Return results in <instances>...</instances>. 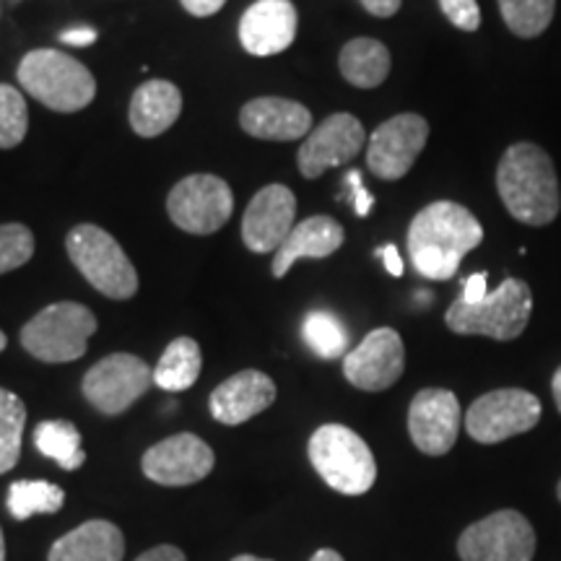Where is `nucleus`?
Here are the masks:
<instances>
[{
  "label": "nucleus",
  "instance_id": "nucleus-1",
  "mask_svg": "<svg viewBox=\"0 0 561 561\" xmlns=\"http://www.w3.org/2000/svg\"><path fill=\"white\" fill-rule=\"evenodd\" d=\"M483 242V229L466 206L437 201L421 208L409 227L413 268L430 280H447L458 273L462 257Z\"/></svg>",
  "mask_w": 561,
  "mask_h": 561
},
{
  "label": "nucleus",
  "instance_id": "nucleus-2",
  "mask_svg": "<svg viewBox=\"0 0 561 561\" xmlns=\"http://www.w3.org/2000/svg\"><path fill=\"white\" fill-rule=\"evenodd\" d=\"M496 191L504 208L525 227H549L561 210L557 167L538 144L520 140L502 153L496 167Z\"/></svg>",
  "mask_w": 561,
  "mask_h": 561
},
{
  "label": "nucleus",
  "instance_id": "nucleus-3",
  "mask_svg": "<svg viewBox=\"0 0 561 561\" xmlns=\"http://www.w3.org/2000/svg\"><path fill=\"white\" fill-rule=\"evenodd\" d=\"M19 83L30 96L53 112H79L96 96L91 70L58 50H32L19 62Z\"/></svg>",
  "mask_w": 561,
  "mask_h": 561
},
{
  "label": "nucleus",
  "instance_id": "nucleus-4",
  "mask_svg": "<svg viewBox=\"0 0 561 561\" xmlns=\"http://www.w3.org/2000/svg\"><path fill=\"white\" fill-rule=\"evenodd\" d=\"M533 291L520 278H507L476 305L455 299L445 314L447 328L458 335H486L494 341H515L528 328Z\"/></svg>",
  "mask_w": 561,
  "mask_h": 561
},
{
  "label": "nucleus",
  "instance_id": "nucleus-5",
  "mask_svg": "<svg viewBox=\"0 0 561 561\" xmlns=\"http://www.w3.org/2000/svg\"><path fill=\"white\" fill-rule=\"evenodd\" d=\"M310 462L328 486L346 496H362L375 486L377 462L369 445L343 424H325L310 437Z\"/></svg>",
  "mask_w": 561,
  "mask_h": 561
},
{
  "label": "nucleus",
  "instance_id": "nucleus-6",
  "mask_svg": "<svg viewBox=\"0 0 561 561\" xmlns=\"http://www.w3.org/2000/svg\"><path fill=\"white\" fill-rule=\"evenodd\" d=\"M68 257L96 291L110 299H130L138 291V273L121 242L96 224H79L66 237Z\"/></svg>",
  "mask_w": 561,
  "mask_h": 561
},
{
  "label": "nucleus",
  "instance_id": "nucleus-7",
  "mask_svg": "<svg viewBox=\"0 0 561 561\" xmlns=\"http://www.w3.org/2000/svg\"><path fill=\"white\" fill-rule=\"evenodd\" d=\"M100 322L79 301H55L21 328V346L45 364L76 362L87 354V343Z\"/></svg>",
  "mask_w": 561,
  "mask_h": 561
},
{
  "label": "nucleus",
  "instance_id": "nucleus-8",
  "mask_svg": "<svg viewBox=\"0 0 561 561\" xmlns=\"http://www.w3.org/2000/svg\"><path fill=\"white\" fill-rule=\"evenodd\" d=\"M536 543V530L523 512L500 510L460 533L458 553L462 561H533Z\"/></svg>",
  "mask_w": 561,
  "mask_h": 561
},
{
  "label": "nucleus",
  "instance_id": "nucleus-9",
  "mask_svg": "<svg viewBox=\"0 0 561 561\" xmlns=\"http://www.w3.org/2000/svg\"><path fill=\"white\" fill-rule=\"evenodd\" d=\"M234 195L227 180L216 174H191L172 187L167 214L172 224L187 234H214L231 219Z\"/></svg>",
  "mask_w": 561,
  "mask_h": 561
},
{
  "label": "nucleus",
  "instance_id": "nucleus-10",
  "mask_svg": "<svg viewBox=\"0 0 561 561\" xmlns=\"http://www.w3.org/2000/svg\"><path fill=\"white\" fill-rule=\"evenodd\" d=\"M541 401L528 390H491L473 401L466 413V430L481 445H496L517 434L530 432L541 421Z\"/></svg>",
  "mask_w": 561,
  "mask_h": 561
},
{
  "label": "nucleus",
  "instance_id": "nucleus-11",
  "mask_svg": "<svg viewBox=\"0 0 561 561\" xmlns=\"http://www.w3.org/2000/svg\"><path fill=\"white\" fill-rule=\"evenodd\" d=\"M153 385V369L133 354H110L83 375V398L104 416H121Z\"/></svg>",
  "mask_w": 561,
  "mask_h": 561
},
{
  "label": "nucleus",
  "instance_id": "nucleus-12",
  "mask_svg": "<svg viewBox=\"0 0 561 561\" xmlns=\"http://www.w3.org/2000/svg\"><path fill=\"white\" fill-rule=\"evenodd\" d=\"M430 140V123L416 112L390 117L371 133L367 146V167L375 178L396 182L411 172L419 153Z\"/></svg>",
  "mask_w": 561,
  "mask_h": 561
},
{
  "label": "nucleus",
  "instance_id": "nucleus-13",
  "mask_svg": "<svg viewBox=\"0 0 561 561\" xmlns=\"http://www.w3.org/2000/svg\"><path fill=\"white\" fill-rule=\"evenodd\" d=\"M216 455L198 434L180 432L144 453V476L161 486H191L214 471Z\"/></svg>",
  "mask_w": 561,
  "mask_h": 561
},
{
  "label": "nucleus",
  "instance_id": "nucleus-14",
  "mask_svg": "<svg viewBox=\"0 0 561 561\" xmlns=\"http://www.w3.org/2000/svg\"><path fill=\"white\" fill-rule=\"evenodd\" d=\"M405 346L392 328H377L343 356V375L364 392H382L403 377Z\"/></svg>",
  "mask_w": 561,
  "mask_h": 561
},
{
  "label": "nucleus",
  "instance_id": "nucleus-15",
  "mask_svg": "<svg viewBox=\"0 0 561 561\" xmlns=\"http://www.w3.org/2000/svg\"><path fill=\"white\" fill-rule=\"evenodd\" d=\"M364 144H367V133H364L359 117L348 115V112H335L305 138L297 153L299 172L307 180H318L333 167L359 157Z\"/></svg>",
  "mask_w": 561,
  "mask_h": 561
},
{
  "label": "nucleus",
  "instance_id": "nucleus-16",
  "mask_svg": "<svg viewBox=\"0 0 561 561\" xmlns=\"http://www.w3.org/2000/svg\"><path fill=\"white\" fill-rule=\"evenodd\" d=\"M460 403L455 392L445 388H426L416 392L409 409V434L424 455L439 458L455 447L460 434Z\"/></svg>",
  "mask_w": 561,
  "mask_h": 561
},
{
  "label": "nucleus",
  "instance_id": "nucleus-17",
  "mask_svg": "<svg viewBox=\"0 0 561 561\" xmlns=\"http://www.w3.org/2000/svg\"><path fill=\"white\" fill-rule=\"evenodd\" d=\"M297 219V198L286 185H265L250 201L242 219V242L248 250L276 252L284 244Z\"/></svg>",
  "mask_w": 561,
  "mask_h": 561
},
{
  "label": "nucleus",
  "instance_id": "nucleus-18",
  "mask_svg": "<svg viewBox=\"0 0 561 561\" xmlns=\"http://www.w3.org/2000/svg\"><path fill=\"white\" fill-rule=\"evenodd\" d=\"M299 16L291 0H257L240 21L242 47L255 58H271L291 47Z\"/></svg>",
  "mask_w": 561,
  "mask_h": 561
},
{
  "label": "nucleus",
  "instance_id": "nucleus-19",
  "mask_svg": "<svg viewBox=\"0 0 561 561\" xmlns=\"http://www.w3.org/2000/svg\"><path fill=\"white\" fill-rule=\"evenodd\" d=\"M276 396V382L265 371L242 369L210 392V416L227 426L244 424V421L255 419L257 413L271 409Z\"/></svg>",
  "mask_w": 561,
  "mask_h": 561
},
{
  "label": "nucleus",
  "instance_id": "nucleus-20",
  "mask_svg": "<svg viewBox=\"0 0 561 561\" xmlns=\"http://www.w3.org/2000/svg\"><path fill=\"white\" fill-rule=\"evenodd\" d=\"M242 130L261 140H297L310 136L312 112L284 96H261L240 112Z\"/></svg>",
  "mask_w": 561,
  "mask_h": 561
},
{
  "label": "nucleus",
  "instance_id": "nucleus-21",
  "mask_svg": "<svg viewBox=\"0 0 561 561\" xmlns=\"http://www.w3.org/2000/svg\"><path fill=\"white\" fill-rule=\"evenodd\" d=\"M343 240H346V231L331 216H310V219L294 224L289 237L273 257V276L284 278L291 271V265L305 261V257H310V261L331 257L335 250H341Z\"/></svg>",
  "mask_w": 561,
  "mask_h": 561
},
{
  "label": "nucleus",
  "instance_id": "nucleus-22",
  "mask_svg": "<svg viewBox=\"0 0 561 561\" xmlns=\"http://www.w3.org/2000/svg\"><path fill=\"white\" fill-rule=\"evenodd\" d=\"M123 530L110 520H89L53 543L47 561H123Z\"/></svg>",
  "mask_w": 561,
  "mask_h": 561
},
{
  "label": "nucleus",
  "instance_id": "nucleus-23",
  "mask_svg": "<svg viewBox=\"0 0 561 561\" xmlns=\"http://www.w3.org/2000/svg\"><path fill=\"white\" fill-rule=\"evenodd\" d=\"M182 94L172 81L151 79L140 83L130 100V128L140 138H157L178 123Z\"/></svg>",
  "mask_w": 561,
  "mask_h": 561
},
{
  "label": "nucleus",
  "instance_id": "nucleus-24",
  "mask_svg": "<svg viewBox=\"0 0 561 561\" xmlns=\"http://www.w3.org/2000/svg\"><path fill=\"white\" fill-rule=\"evenodd\" d=\"M341 76L356 89H377L390 73V50L380 39L356 37L339 55Z\"/></svg>",
  "mask_w": 561,
  "mask_h": 561
},
{
  "label": "nucleus",
  "instance_id": "nucleus-25",
  "mask_svg": "<svg viewBox=\"0 0 561 561\" xmlns=\"http://www.w3.org/2000/svg\"><path fill=\"white\" fill-rule=\"evenodd\" d=\"M203 369V354L201 346L187 335L174 339L167 346L157 367H153V385H159L167 392H182L191 390L198 382Z\"/></svg>",
  "mask_w": 561,
  "mask_h": 561
},
{
  "label": "nucleus",
  "instance_id": "nucleus-26",
  "mask_svg": "<svg viewBox=\"0 0 561 561\" xmlns=\"http://www.w3.org/2000/svg\"><path fill=\"white\" fill-rule=\"evenodd\" d=\"M34 445L45 458L58 462L62 471H79L87 462V453L81 450V432L70 421H42L34 430Z\"/></svg>",
  "mask_w": 561,
  "mask_h": 561
},
{
  "label": "nucleus",
  "instance_id": "nucleus-27",
  "mask_svg": "<svg viewBox=\"0 0 561 561\" xmlns=\"http://www.w3.org/2000/svg\"><path fill=\"white\" fill-rule=\"evenodd\" d=\"M66 504V491L50 481H16L11 483L5 507L13 520H30L34 515H55Z\"/></svg>",
  "mask_w": 561,
  "mask_h": 561
},
{
  "label": "nucleus",
  "instance_id": "nucleus-28",
  "mask_svg": "<svg viewBox=\"0 0 561 561\" xmlns=\"http://www.w3.org/2000/svg\"><path fill=\"white\" fill-rule=\"evenodd\" d=\"M301 335L320 359H341L348 354V331L328 310H312L301 322Z\"/></svg>",
  "mask_w": 561,
  "mask_h": 561
},
{
  "label": "nucleus",
  "instance_id": "nucleus-29",
  "mask_svg": "<svg viewBox=\"0 0 561 561\" xmlns=\"http://www.w3.org/2000/svg\"><path fill=\"white\" fill-rule=\"evenodd\" d=\"M26 405L16 392L0 388V476L9 473L21 458Z\"/></svg>",
  "mask_w": 561,
  "mask_h": 561
},
{
  "label": "nucleus",
  "instance_id": "nucleus-30",
  "mask_svg": "<svg viewBox=\"0 0 561 561\" xmlns=\"http://www.w3.org/2000/svg\"><path fill=\"white\" fill-rule=\"evenodd\" d=\"M504 24L520 39H533L549 30L557 0H500Z\"/></svg>",
  "mask_w": 561,
  "mask_h": 561
},
{
  "label": "nucleus",
  "instance_id": "nucleus-31",
  "mask_svg": "<svg viewBox=\"0 0 561 561\" xmlns=\"http://www.w3.org/2000/svg\"><path fill=\"white\" fill-rule=\"evenodd\" d=\"M30 130V110L19 89L0 83V149H16Z\"/></svg>",
  "mask_w": 561,
  "mask_h": 561
},
{
  "label": "nucleus",
  "instance_id": "nucleus-32",
  "mask_svg": "<svg viewBox=\"0 0 561 561\" xmlns=\"http://www.w3.org/2000/svg\"><path fill=\"white\" fill-rule=\"evenodd\" d=\"M34 255V234L24 224H0V276L26 265Z\"/></svg>",
  "mask_w": 561,
  "mask_h": 561
},
{
  "label": "nucleus",
  "instance_id": "nucleus-33",
  "mask_svg": "<svg viewBox=\"0 0 561 561\" xmlns=\"http://www.w3.org/2000/svg\"><path fill=\"white\" fill-rule=\"evenodd\" d=\"M439 9L460 32H476L481 26V9L476 0H439Z\"/></svg>",
  "mask_w": 561,
  "mask_h": 561
},
{
  "label": "nucleus",
  "instance_id": "nucleus-34",
  "mask_svg": "<svg viewBox=\"0 0 561 561\" xmlns=\"http://www.w3.org/2000/svg\"><path fill=\"white\" fill-rule=\"evenodd\" d=\"M343 185L348 187V198L354 203L356 216H369L371 208H375V195L362 185V172L348 170L346 178H343Z\"/></svg>",
  "mask_w": 561,
  "mask_h": 561
},
{
  "label": "nucleus",
  "instance_id": "nucleus-35",
  "mask_svg": "<svg viewBox=\"0 0 561 561\" xmlns=\"http://www.w3.org/2000/svg\"><path fill=\"white\" fill-rule=\"evenodd\" d=\"M486 280H489V276L483 271L473 273V276H468L466 280H462V294L458 299L466 301V305H476V301H481L489 294Z\"/></svg>",
  "mask_w": 561,
  "mask_h": 561
},
{
  "label": "nucleus",
  "instance_id": "nucleus-36",
  "mask_svg": "<svg viewBox=\"0 0 561 561\" xmlns=\"http://www.w3.org/2000/svg\"><path fill=\"white\" fill-rule=\"evenodd\" d=\"M180 3L182 9L191 13V16L206 19V16H214V13H219L227 0H180Z\"/></svg>",
  "mask_w": 561,
  "mask_h": 561
},
{
  "label": "nucleus",
  "instance_id": "nucleus-37",
  "mask_svg": "<svg viewBox=\"0 0 561 561\" xmlns=\"http://www.w3.org/2000/svg\"><path fill=\"white\" fill-rule=\"evenodd\" d=\"M359 3L364 5V11L371 13V16L390 19V16H396L398 11H401L403 0H359Z\"/></svg>",
  "mask_w": 561,
  "mask_h": 561
},
{
  "label": "nucleus",
  "instance_id": "nucleus-38",
  "mask_svg": "<svg viewBox=\"0 0 561 561\" xmlns=\"http://www.w3.org/2000/svg\"><path fill=\"white\" fill-rule=\"evenodd\" d=\"M96 37V30H91V26H76V30H66L60 34V42H66V45H73V47H89L94 45Z\"/></svg>",
  "mask_w": 561,
  "mask_h": 561
},
{
  "label": "nucleus",
  "instance_id": "nucleus-39",
  "mask_svg": "<svg viewBox=\"0 0 561 561\" xmlns=\"http://www.w3.org/2000/svg\"><path fill=\"white\" fill-rule=\"evenodd\" d=\"M375 255L382 257L385 268H388L390 276H403V261H401V252H398L396 244H385V248H377Z\"/></svg>",
  "mask_w": 561,
  "mask_h": 561
},
{
  "label": "nucleus",
  "instance_id": "nucleus-40",
  "mask_svg": "<svg viewBox=\"0 0 561 561\" xmlns=\"http://www.w3.org/2000/svg\"><path fill=\"white\" fill-rule=\"evenodd\" d=\"M136 561H187L185 553H182L178 546H157V549H149L140 553Z\"/></svg>",
  "mask_w": 561,
  "mask_h": 561
},
{
  "label": "nucleus",
  "instance_id": "nucleus-41",
  "mask_svg": "<svg viewBox=\"0 0 561 561\" xmlns=\"http://www.w3.org/2000/svg\"><path fill=\"white\" fill-rule=\"evenodd\" d=\"M551 390H553V401H557V409L561 413V367L553 371V380H551Z\"/></svg>",
  "mask_w": 561,
  "mask_h": 561
},
{
  "label": "nucleus",
  "instance_id": "nucleus-42",
  "mask_svg": "<svg viewBox=\"0 0 561 561\" xmlns=\"http://www.w3.org/2000/svg\"><path fill=\"white\" fill-rule=\"evenodd\" d=\"M310 561H343V557H341L339 551H333V549H320Z\"/></svg>",
  "mask_w": 561,
  "mask_h": 561
},
{
  "label": "nucleus",
  "instance_id": "nucleus-43",
  "mask_svg": "<svg viewBox=\"0 0 561 561\" xmlns=\"http://www.w3.org/2000/svg\"><path fill=\"white\" fill-rule=\"evenodd\" d=\"M231 561H271V559H261V557H250V553H242V557H234Z\"/></svg>",
  "mask_w": 561,
  "mask_h": 561
},
{
  "label": "nucleus",
  "instance_id": "nucleus-44",
  "mask_svg": "<svg viewBox=\"0 0 561 561\" xmlns=\"http://www.w3.org/2000/svg\"><path fill=\"white\" fill-rule=\"evenodd\" d=\"M0 561H5V541H3V530H0Z\"/></svg>",
  "mask_w": 561,
  "mask_h": 561
},
{
  "label": "nucleus",
  "instance_id": "nucleus-45",
  "mask_svg": "<svg viewBox=\"0 0 561 561\" xmlns=\"http://www.w3.org/2000/svg\"><path fill=\"white\" fill-rule=\"evenodd\" d=\"M5 346H9V339H5V333L0 331V351H3Z\"/></svg>",
  "mask_w": 561,
  "mask_h": 561
},
{
  "label": "nucleus",
  "instance_id": "nucleus-46",
  "mask_svg": "<svg viewBox=\"0 0 561 561\" xmlns=\"http://www.w3.org/2000/svg\"><path fill=\"white\" fill-rule=\"evenodd\" d=\"M557 494H559V502H561V481H559V486H557Z\"/></svg>",
  "mask_w": 561,
  "mask_h": 561
}]
</instances>
